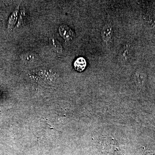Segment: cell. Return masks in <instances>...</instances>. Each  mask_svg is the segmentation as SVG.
<instances>
[{
	"label": "cell",
	"instance_id": "6da1fadb",
	"mask_svg": "<svg viewBox=\"0 0 155 155\" xmlns=\"http://www.w3.org/2000/svg\"><path fill=\"white\" fill-rule=\"evenodd\" d=\"M59 31L61 36L66 41L72 40L75 36V34L73 31L68 25H61L59 28Z\"/></svg>",
	"mask_w": 155,
	"mask_h": 155
},
{
	"label": "cell",
	"instance_id": "277c9868",
	"mask_svg": "<svg viewBox=\"0 0 155 155\" xmlns=\"http://www.w3.org/2000/svg\"><path fill=\"white\" fill-rule=\"evenodd\" d=\"M49 42L50 45L53 49L60 54L62 53V46L59 41L54 38H51L50 39Z\"/></svg>",
	"mask_w": 155,
	"mask_h": 155
},
{
	"label": "cell",
	"instance_id": "7a4b0ae2",
	"mask_svg": "<svg viewBox=\"0 0 155 155\" xmlns=\"http://www.w3.org/2000/svg\"><path fill=\"white\" fill-rule=\"evenodd\" d=\"M113 33V29L112 26L110 25H106L103 28L102 32V36L103 40L105 42H107L110 40Z\"/></svg>",
	"mask_w": 155,
	"mask_h": 155
},
{
	"label": "cell",
	"instance_id": "3957f363",
	"mask_svg": "<svg viewBox=\"0 0 155 155\" xmlns=\"http://www.w3.org/2000/svg\"><path fill=\"white\" fill-rule=\"evenodd\" d=\"M86 60L82 57L78 58L74 62V66L75 70L78 72H82L86 67Z\"/></svg>",
	"mask_w": 155,
	"mask_h": 155
},
{
	"label": "cell",
	"instance_id": "5b68a950",
	"mask_svg": "<svg viewBox=\"0 0 155 155\" xmlns=\"http://www.w3.org/2000/svg\"><path fill=\"white\" fill-rule=\"evenodd\" d=\"M18 9L14 11V13L11 15L9 19L8 27L9 28H13V26L16 23L18 17Z\"/></svg>",
	"mask_w": 155,
	"mask_h": 155
}]
</instances>
